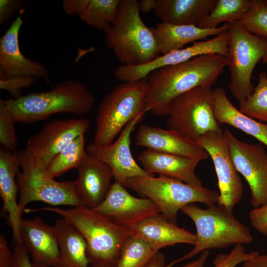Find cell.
I'll return each instance as SVG.
<instances>
[{
    "label": "cell",
    "instance_id": "obj_9",
    "mask_svg": "<svg viewBox=\"0 0 267 267\" xmlns=\"http://www.w3.org/2000/svg\"><path fill=\"white\" fill-rule=\"evenodd\" d=\"M229 24V43L225 58L230 80L227 87L240 105L254 90L252 73L257 63L267 55V39L247 31L236 23Z\"/></svg>",
    "mask_w": 267,
    "mask_h": 267
},
{
    "label": "cell",
    "instance_id": "obj_25",
    "mask_svg": "<svg viewBox=\"0 0 267 267\" xmlns=\"http://www.w3.org/2000/svg\"><path fill=\"white\" fill-rule=\"evenodd\" d=\"M229 29V24L227 23L216 29H205L192 25H176L161 22L151 30L159 51L162 55L182 49L188 43L216 36Z\"/></svg>",
    "mask_w": 267,
    "mask_h": 267
},
{
    "label": "cell",
    "instance_id": "obj_30",
    "mask_svg": "<svg viewBox=\"0 0 267 267\" xmlns=\"http://www.w3.org/2000/svg\"><path fill=\"white\" fill-rule=\"evenodd\" d=\"M85 142V134L75 138L51 160L45 168L47 174L54 178L71 169H77L88 154Z\"/></svg>",
    "mask_w": 267,
    "mask_h": 267
},
{
    "label": "cell",
    "instance_id": "obj_21",
    "mask_svg": "<svg viewBox=\"0 0 267 267\" xmlns=\"http://www.w3.org/2000/svg\"><path fill=\"white\" fill-rule=\"evenodd\" d=\"M137 159L147 173L173 178L185 183L202 186L195 173L200 160L146 149L141 151Z\"/></svg>",
    "mask_w": 267,
    "mask_h": 267
},
{
    "label": "cell",
    "instance_id": "obj_7",
    "mask_svg": "<svg viewBox=\"0 0 267 267\" xmlns=\"http://www.w3.org/2000/svg\"><path fill=\"white\" fill-rule=\"evenodd\" d=\"M124 186L151 200L160 213L176 224L178 211L186 205L198 202L208 207L218 203L219 197L215 190L160 176L131 178Z\"/></svg>",
    "mask_w": 267,
    "mask_h": 267
},
{
    "label": "cell",
    "instance_id": "obj_15",
    "mask_svg": "<svg viewBox=\"0 0 267 267\" xmlns=\"http://www.w3.org/2000/svg\"><path fill=\"white\" fill-rule=\"evenodd\" d=\"M145 113L132 119L124 128L118 138L110 145L99 146L93 141L86 147L88 153L108 164L114 178L124 186L127 179L138 176H154L138 165L131 150V135Z\"/></svg>",
    "mask_w": 267,
    "mask_h": 267
},
{
    "label": "cell",
    "instance_id": "obj_38",
    "mask_svg": "<svg viewBox=\"0 0 267 267\" xmlns=\"http://www.w3.org/2000/svg\"><path fill=\"white\" fill-rule=\"evenodd\" d=\"M11 267H33L29 252L22 242H14Z\"/></svg>",
    "mask_w": 267,
    "mask_h": 267
},
{
    "label": "cell",
    "instance_id": "obj_6",
    "mask_svg": "<svg viewBox=\"0 0 267 267\" xmlns=\"http://www.w3.org/2000/svg\"><path fill=\"white\" fill-rule=\"evenodd\" d=\"M147 92L146 78L114 88L99 105L93 142L99 146L110 145L132 119L146 113Z\"/></svg>",
    "mask_w": 267,
    "mask_h": 267
},
{
    "label": "cell",
    "instance_id": "obj_16",
    "mask_svg": "<svg viewBox=\"0 0 267 267\" xmlns=\"http://www.w3.org/2000/svg\"><path fill=\"white\" fill-rule=\"evenodd\" d=\"M92 210L114 223L128 227L160 213L151 200L131 195L126 187L116 180L103 202Z\"/></svg>",
    "mask_w": 267,
    "mask_h": 267
},
{
    "label": "cell",
    "instance_id": "obj_27",
    "mask_svg": "<svg viewBox=\"0 0 267 267\" xmlns=\"http://www.w3.org/2000/svg\"><path fill=\"white\" fill-rule=\"evenodd\" d=\"M58 244L59 267H91L88 247L83 236L64 219L53 225Z\"/></svg>",
    "mask_w": 267,
    "mask_h": 267
},
{
    "label": "cell",
    "instance_id": "obj_17",
    "mask_svg": "<svg viewBox=\"0 0 267 267\" xmlns=\"http://www.w3.org/2000/svg\"><path fill=\"white\" fill-rule=\"evenodd\" d=\"M23 23L18 16L0 40V77L29 76L50 84L48 72L42 64L25 56L20 50L19 33Z\"/></svg>",
    "mask_w": 267,
    "mask_h": 267
},
{
    "label": "cell",
    "instance_id": "obj_33",
    "mask_svg": "<svg viewBox=\"0 0 267 267\" xmlns=\"http://www.w3.org/2000/svg\"><path fill=\"white\" fill-rule=\"evenodd\" d=\"M236 23L252 34L267 39V0H252L249 12Z\"/></svg>",
    "mask_w": 267,
    "mask_h": 267
},
{
    "label": "cell",
    "instance_id": "obj_11",
    "mask_svg": "<svg viewBox=\"0 0 267 267\" xmlns=\"http://www.w3.org/2000/svg\"><path fill=\"white\" fill-rule=\"evenodd\" d=\"M197 142L208 153L215 166L219 189L217 204L233 210L242 198L243 187L231 157L226 133L209 132Z\"/></svg>",
    "mask_w": 267,
    "mask_h": 267
},
{
    "label": "cell",
    "instance_id": "obj_45",
    "mask_svg": "<svg viewBox=\"0 0 267 267\" xmlns=\"http://www.w3.org/2000/svg\"><path fill=\"white\" fill-rule=\"evenodd\" d=\"M156 0H141L138 1V9L140 12L148 13L153 11Z\"/></svg>",
    "mask_w": 267,
    "mask_h": 267
},
{
    "label": "cell",
    "instance_id": "obj_14",
    "mask_svg": "<svg viewBox=\"0 0 267 267\" xmlns=\"http://www.w3.org/2000/svg\"><path fill=\"white\" fill-rule=\"evenodd\" d=\"M90 126L86 119L56 120L44 125L27 140L26 150L45 168L53 157Z\"/></svg>",
    "mask_w": 267,
    "mask_h": 267
},
{
    "label": "cell",
    "instance_id": "obj_47",
    "mask_svg": "<svg viewBox=\"0 0 267 267\" xmlns=\"http://www.w3.org/2000/svg\"><path fill=\"white\" fill-rule=\"evenodd\" d=\"M262 62L263 64L267 63V55L263 58Z\"/></svg>",
    "mask_w": 267,
    "mask_h": 267
},
{
    "label": "cell",
    "instance_id": "obj_44",
    "mask_svg": "<svg viewBox=\"0 0 267 267\" xmlns=\"http://www.w3.org/2000/svg\"><path fill=\"white\" fill-rule=\"evenodd\" d=\"M166 266L165 255L158 251L145 267H166Z\"/></svg>",
    "mask_w": 267,
    "mask_h": 267
},
{
    "label": "cell",
    "instance_id": "obj_18",
    "mask_svg": "<svg viewBox=\"0 0 267 267\" xmlns=\"http://www.w3.org/2000/svg\"><path fill=\"white\" fill-rule=\"evenodd\" d=\"M135 145L155 151L195 158L202 161L208 153L198 143L174 130L139 126L135 135Z\"/></svg>",
    "mask_w": 267,
    "mask_h": 267
},
{
    "label": "cell",
    "instance_id": "obj_4",
    "mask_svg": "<svg viewBox=\"0 0 267 267\" xmlns=\"http://www.w3.org/2000/svg\"><path fill=\"white\" fill-rule=\"evenodd\" d=\"M17 122L31 123L62 112L79 115L92 109L94 98L77 80H66L43 92H33L5 100Z\"/></svg>",
    "mask_w": 267,
    "mask_h": 267
},
{
    "label": "cell",
    "instance_id": "obj_12",
    "mask_svg": "<svg viewBox=\"0 0 267 267\" xmlns=\"http://www.w3.org/2000/svg\"><path fill=\"white\" fill-rule=\"evenodd\" d=\"M229 38L228 29L210 39L197 41L187 47L158 56L146 63L120 65L114 71V75L123 83L135 82L146 78L158 69L183 63L200 55L217 54L226 57Z\"/></svg>",
    "mask_w": 267,
    "mask_h": 267
},
{
    "label": "cell",
    "instance_id": "obj_26",
    "mask_svg": "<svg viewBox=\"0 0 267 267\" xmlns=\"http://www.w3.org/2000/svg\"><path fill=\"white\" fill-rule=\"evenodd\" d=\"M213 111L221 125L228 124L254 137L267 146V124L257 121L236 108L222 87L214 89Z\"/></svg>",
    "mask_w": 267,
    "mask_h": 267
},
{
    "label": "cell",
    "instance_id": "obj_32",
    "mask_svg": "<svg viewBox=\"0 0 267 267\" xmlns=\"http://www.w3.org/2000/svg\"><path fill=\"white\" fill-rule=\"evenodd\" d=\"M259 82L252 94L239 105L243 113L261 121L267 122V74L259 73Z\"/></svg>",
    "mask_w": 267,
    "mask_h": 267
},
{
    "label": "cell",
    "instance_id": "obj_48",
    "mask_svg": "<svg viewBox=\"0 0 267 267\" xmlns=\"http://www.w3.org/2000/svg\"><path fill=\"white\" fill-rule=\"evenodd\" d=\"M239 267L236 266V267Z\"/></svg>",
    "mask_w": 267,
    "mask_h": 267
},
{
    "label": "cell",
    "instance_id": "obj_31",
    "mask_svg": "<svg viewBox=\"0 0 267 267\" xmlns=\"http://www.w3.org/2000/svg\"><path fill=\"white\" fill-rule=\"evenodd\" d=\"M157 252L146 242L131 236L122 248L116 267H145Z\"/></svg>",
    "mask_w": 267,
    "mask_h": 267
},
{
    "label": "cell",
    "instance_id": "obj_3",
    "mask_svg": "<svg viewBox=\"0 0 267 267\" xmlns=\"http://www.w3.org/2000/svg\"><path fill=\"white\" fill-rule=\"evenodd\" d=\"M181 211L195 224V244L188 253L171 262L166 267H173L206 250L226 248L232 245H246L254 240L249 227L234 216L233 210L223 206L214 204L202 208L190 204Z\"/></svg>",
    "mask_w": 267,
    "mask_h": 267
},
{
    "label": "cell",
    "instance_id": "obj_1",
    "mask_svg": "<svg viewBox=\"0 0 267 267\" xmlns=\"http://www.w3.org/2000/svg\"><path fill=\"white\" fill-rule=\"evenodd\" d=\"M225 66V57L208 54L154 71L146 78V111L158 116H167L175 98L198 87H212Z\"/></svg>",
    "mask_w": 267,
    "mask_h": 267
},
{
    "label": "cell",
    "instance_id": "obj_10",
    "mask_svg": "<svg viewBox=\"0 0 267 267\" xmlns=\"http://www.w3.org/2000/svg\"><path fill=\"white\" fill-rule=\"evenodd\" d=\"M214 89L208 86L195 88L177 97L169 108L168 129L196 142L207 132L222 131L214 116Z\"/></svg>",
    "mask_w": 267,
    "mask_h": 267
},
{
    "label": "cell",
    "instance_id": "obj_34",
    "mask_svg": "<svg viewBox=\"0 0 267 267\" xmlns=\"http://www.w3.org/2000/svg\"><path fill=\"white\" fill-rule=\"evenodd\" d=\"M14 116L5 100L0 99V143L2 148L13 151L17 145Z\"/></svg>",
    "mask_w": 267,
    "mask_h": 267
},
{
    "label": "cell",
    "instance_id": "obj_29",
    "mask_svg": "<svg viewBox=\"0 0 267 267\" xmlns=\"http://www.w3.org/2000/svg\"><path fill=\"white\" fill-rule=\"evenodd\" d=\"M121 0H87L80 19L98 30L105 31L114 22Z\"/></svg>",
    "mask_w": 267,
    "mask_h": 267
},
{
    "label": "cell",
    "instance_id": "obj_2",
    "mask_svg": "<svg viewBox=\"0 0 267 267\" xmlns=\"http://www.w3.org/2000/svg\"><path fill=\"white\" fill-rule=\"evenodd\" d=\"M25 212H51L62 217L83 236L91 267H116L122 248L132 236L129 227L117 224L85 206L68 209L45 207Z\"/></svg>",
    "mask_w": 267,
    "mask_h": 267
},
{
    "label": "cell",
    "instance_id": "obj_19",
    "mask_svg": "<svg viewBox=\"0 0 267 267\" xmlns=\"http://www.w3.org/2000/svg\"><path fill=\"white\" fill-rule=\"evenodd\" d=\"M77 169L78 177L74 181L77 193L84 206L93 209L108 193L113 171L108 164L89 153Z\"/></svg>",
    "mask_w": 267,
    "mask_h": 267
},
{
    "label": "cell",
    "instance_id": "obj_23",
    "mask_svg": "<svg viewBox=\"0 0 267 267\" xmlns=\"http://www.w3.org/2000/svg\"><path fill=\"white\" fill-rule=\"evenodd\" d=\"M19 168L15 152L0 147V195L3 203L2 209L8 214L14 242H22L20 224L22 219L16 199L18 187L16 177Z\"/></svg>",
    "mask_w": 267,
    "mask_h": 267
},
{
    "label": "cell",
    "instance_id": "obj_5",
    "mask_svg": "<svg viewBox=\"0 0 267 267\" xmlns=\"http://www.w3.org/2000/svg\"><path fill=\"white\" fill-rule=\"evenodd\" d=\"M103 32L107 46L123 64H143L160 54L151 28L140 16L136 0H121L114 22Z\"/></svg>",
    "mask_w": 267,
    "mask_h": 267
},
{
    "label": "cell",
    "instance_id": "obj_28",
    "mask_svg": "<svg viewBox=\"0 0 267 267\" xmlns=\"http://www.w3.org/2000/svg\"><path fill=\"white\" fill-rule=\"evenodd\" d=\"M251 6L252 0H217L214 8L198 27L216 29L223 22L236 23L246 16Z\"/></svg>",
    "mask_w": 267,
    "mask_h": 267
},
{
    "label": "cell",
    "instance_id": "obj_39",
    "mask_svg": "<svg viewBox=\"0 0 267 267\" xmlns=\"http://www.w3.org/2000/svg\"><path fill=\"white\" fill-rule=\"evenodd\" d=\"M24 1L21 0H0V24L7 21L15 12L21 10Z\"/></svg>",
    "mask_w": 267,
    "mask_h": 267
},
{
    "label": "cell",
    "instance_id": "obj_24",
    "mask_svg": "<svg viewBox=\"0 0 267 267\" xmlns=\"http://www.w3.org/2000/svg\"><path fill=\"white\" fill-rule=\"evenodd\" d=\"M217 0H156L153 10L162 23L198 26Z\"/></svg>",
    "mask_w": 267,
    "mask_h": 267
},
{
    "label": "cell",
    "instance_id": "obj_20",
    "mask_svg": "<svg viewBox=\"0 0 267 267\" xmlns=\"http://www.w3.org/2000/svg\"><path fill=\"white\" fill-rule=\"evenodd\" d=\"M20 233L33 263L59 267V250L53 226L49 225L39 217L22 219Z\"/></svg>",
    "mask_w": 267,
    "mask_h": 267
},
{
    "label": "cell",
    "instance_id": "obj_22",
    "mask_svg": "<svg viewBox=\"0 0 267 267\" xmlns=\"http://www.w3.org/2000/svg\"><path fill=\"white\" fill-rule=\"evenodd\" d=\"M128 227L132 236L146 242L156 252L167 246L179 243L194 245L195 242L194 233L178 227L160 213Z\"/></svg>",
    "mask_w": 267,
    "mask_h": 267
},
{
    "label": "cell",
    "instance_id": "obj_36",
    "mask_svg": "<svg viewBox=\"0 0 267 267\" xmlns=\"http://www.w3.org/2000/svg\"><path fill=\"white\" fill-rule=\"evenodd\" d=\"M37 79L29 76H16L0 79V88L8 91L14 98L22 96L21 89L31 86Z\"/></svg>",
    "mask_w": 267,
    "mask_h": 267
},
{
    "label": "cell",
    "instance_id": "obj_13",
    "mask_svg": "<svg viewBox=\"0 0 267 267\" xmlns=\"http://www.w3.org/2000/svg\"><path fill=\"white\" fill-rule=\"evenodd\" d=\"M230 152L234 166L247 182L254 208L267 204V153L261 144L248 143L227 129Z\"/></svg>",
    "mask_w": 267,
    "mask_h": 267
},
{
    "label": "cell",
    "instance_id": "obj_8",
    "mask_svg": "<svg viewBox=\"0 0 267 267\" xmlns=\"http://www.w3.org/2000/svg\"><path fill=\"white\" fill-rule=\"evenodd\" d=\"M15 153L21 169L16 177L19 190L18 207L21 215L27 205L33 201H42L51 206H83L74 181L54 180L26 149Z\"/></svg>",
    "mask_w": 267,
    "mask_h": 267
},
{
    "label": "cell",
    "instance_id": "obj_35",
    "mask_svg": "<svg viewBox=\"0 0 267 267\" xmlns=\"http://www.w3.org/2000/svg\"><path fill=\"white\" fill-rule=\"evenodd\" d=\"M256 252H246L243 245H236L229 254H218L213 261L214 267H235L253 257Z\"/></svg>",
    "mask_w": 267,
    "mask_h": 267
},
{
    "label": "cell",
    "instance_id": "obj_41",
    "mask_svg": "<svg viewBox=\"0 0 267 267\" xmlns=\"http://www.w3.org/2000/svg\"><path fill=\"white\" fill-rule=\"evenodd\" d=\"M87 0H64L63 10L68 15H79L83 10Z\"/></svg>",
    "mask_w": 267,
    "mask_h": 267
},
{
    "label": "cell",
    "instance_id": "obj_43",
    "mask_svg": "<svg viewBox=\"0 0 267 267\" xmlns=\"http://www.w3.org/2000/svg\"><path fill=\"white\" fill-rule=\"evenodd\" d=\"M209 254V250L204 251L201 253L197 259L188 262L181 267H208L205 266V264Z\"/></svg>",
    "mask_w": 267,
    "mask_h": 267
},
{
    "label": "cell",
    "instance_id": "obj_46",
    "mask_svg": "<svg viewBox=\"0 0 267 267\" xmlns=\"http://www.w3.org/2000/svg\"><path fill=\"white\" fill-rule=\"evenodd\" d=\"M32 265H33V267H49L44 265L38 264L34 263L33 262H32Z\"/></svg>",
    "mask_w": 267,
    "mask_h": 267
},
{
    "label": "cell",
    "instance_id": "obj_40",
    "mask_svg": "<svg viewBox=\"0 0 267 267\" xmlns=\"http://www.w3.org/2000/svg\"><path fill=\"white\" fill-rule=\"evenodd\" d=\"M13 253L9 249L7 241L2 235H0V267H11Z\"/></svg>",
    "mask_w": 267,
    "mask_h": 267
},
{
    "label": "cell",
    "instance_id": "obj_37",
    "mask_svg": "<svg viewBox=\"0 0 267 267\" xmlns=\"http://www.w3.org/2000/svg\"><path fill=\"white\" fill-rule=\"evenodd\" d=\"M249 217L251 225L260 233L267 235V204L252 209Z\"/></svg>",
    "mask_w": 267,
    "mask_h": 267
},
{
    "label": "cell",
    "instance_id": "obj_42",
    "mask_svg": "<svg viewBox=\"0 0 267 267\" xmlns=\"http://www.w3.org/2000/svg\"><path fill=\"white\" fill-rule=\"evenodd\" d=\"M242 267H267V254H260L257 251L253 257L242 263Z\"/></svg>",
    "mask_w": 267,
    "mask_h": 267
}]
</instances>
